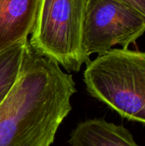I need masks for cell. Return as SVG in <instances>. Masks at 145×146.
<instances>
[{
    "label": "cell",
    "instance_id": "6da1fadb",
    "mask_svg": "<svg viewBox=\"0 0 145 146\" xmlns=\"http://www.w3.org/2000/svg\"><path fill=\"white\" fill-rule=\"evenodd\" d=\"M73 76L28 44L18 78L0 104V146H50L72 110Z\"/></svg>",
    "mask_w": 145,
    "mask_h": 146
},
{
    "label": "cell",
    "instance_id": "7a4b0ae2",
    "mask_svg": "<svg viewBox=\"0 0 145 146\" xmlns=\"http://www.w3.org/2000/svg\"><path fill=\"white\" fill-rule=\"evenodd\" d=\"M88 93L121 116L145 124V52L113 48L86 64Z\"/></svg>",
    "mask_w": 145,
    "mask_h": 146
},
{
    "label": "cell",
    "instance_id": "3957f363",
    "mask_svg": "<svg viewBox=\"0 0 145 146\" xmlns=\"http://www.w3.org/2000/svg\"><path fill=\"white\" fill-rule=\"evenodd\" d=\"M87 0H41L29 44L68 72H79L91 60L83 49Z\"/></svg>",
    "mask_w": 145,
    "mask_h": 146
},
{
    "label": "cell",
    "instance_id": "277c9868",
    "mask_svg": "<svg viewBox=\"0 0 145 146\" xmlns=\"http://www.w3.org/2000/svg\"><path fill=\"white\" fill-rule=\"evenodd\" d=\"M145 33V16L121 0H87L82 43L87 56L135 43Z\"/></svg>",
    "mask_w": 145,
    "mask_h": 146
},
{
    "label": "cell",
    "instance_id": "5b68a950",
    "mask_svg": "<svg viewBox=\"0 0 145 146\" xmlns=\"http://www.w3.org/2000/svg\"><path fill=\"white\" fill-rule=\"evenodd\" d=\"M41 0H0V53L28 39Z\"/></svg>",
    "mask_w": 145,
    "mask_h": 146
},
{
    "label": "cell",
    "instance_id": "8992f818",
    "mask_svg": "<svg viewBox=\"0 0 145 146\" xmlns=\"http://www.w3.org/2000/svg\"><path fill=\"white\" fill-rule=\"evenodd\" d=\"M72 146H141L123 126L103 119H90L79 123L72 131Z\"/></svg>",
    "mask_w": 145,
    "mask_h": 146
},
{
    "label": "cell",
    "instance_id": "52a82bcc",
    "mask_svg": "<svg viewBox=\"0 0 145 146\" xmlns=\"http://www.w3.org/2000/svg\"><path fill=\"white\" fill-rule=\"evenodd\" d=\"M29 41H21L0 53V104L14 86Z\"/></svg>",
    "mask_w": 145,
    "mask_h": 146
},
{
    "label": "cell",
    "instance_id": "ba28073f",
    "mask_svg": "<svg viewBox=\"0 0 145 146\" xmlns=\"http://www.w3.org/2000/svg\"><path fill=\"white\" fill-rule=\"evenodd\" d=\"M145 16V0H121Z\"/></svg>",
    "mask_w": 145,
    "mask_h": 146
}]
</instances>
